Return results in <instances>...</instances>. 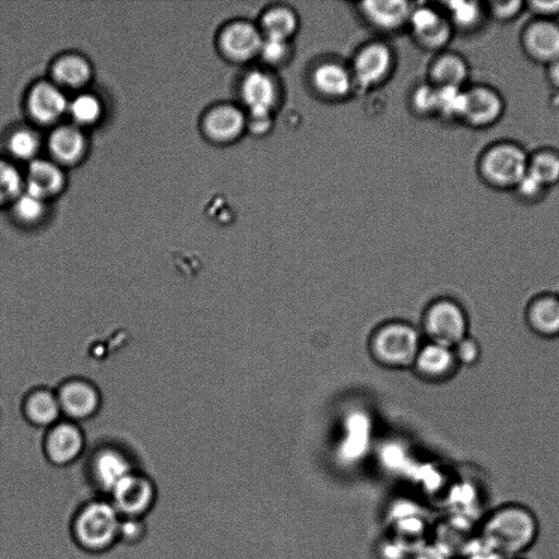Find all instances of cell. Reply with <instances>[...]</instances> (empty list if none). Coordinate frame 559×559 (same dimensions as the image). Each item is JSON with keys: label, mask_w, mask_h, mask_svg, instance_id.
Masks as SVG:
<instances>
[{"label": "cell", "mask_w": 559, "mask_h": 559, "mask_svg": "<svg viewBox=\"0 0 559 559\" xmlns=\"http://www.w3.org/2000/svg\"><path fill=\"white\" fill-rule=\"evenodd\" d=\"M538 533V520L528 507L507 502L488 512L477 537L501 559H515L535 544Z\"/></svg>", "instance_id": "cell-1"}, {"label": "cell", "mask_w": 559, "mask_h": 559, "mask_svg": "<svg viewBox=\"0 0 559 559\" xmlns=\"http://www.w3.org/2000/svg\"><path fill=\"white\" fill-rule=\"evenodd\" d=\"M419 349L418 333L403 322H391L380 326L370 341L373 359L390 368L414 365Z\"/></svg>", "instance_id": "cell-2"}, {"label": "cell", "mask_w": 559, "mask_h": 559, "mask_svg": "<svg viewBox=\"0 0 559 559\" xmlns=\"http://www.w3.org/2000/svg\"><path fill=\"white\" fill-rule=\"evenodd\" d=\"M468 317L456 300L439 298L428 306L423 329L430 343L453 347L468 335Z\"/></svg>", "instance_id": "cell-3"}, {"label": "cell", "mask_w": 559, "mask_h": 559, "mask_svg": "<svg viewBox=\"0 0 559 559\" xmlns=\"http://www.w3.org/2000/svg\"><path fill=\"white\" fill-rule=\"evenodd\" d=\"M74 535L84 547L93 550L108 546L118 533L116 510L104 502H94L79 513L74 521Z\"/></svg>", "instance_id": "cell-4"}, {"label": "cell", "mask_w": 559, "mask_h": 559, "mask_svg": "<svg viewBox=\"0 0 559 559\" xmlns=\"http://www.w3.org/2000/svg\"><path fill=\"white\" fill-rule=\"evenodd\" d=\"M484 170L499 185L518 183L526 173V159L518 147L500 145L487 153Z\"/></svg>", "instance_id": "cell-5"}, {"label": "cell", "mask_w": 559, "mask_h": 559, "mask_svg": "<svg viewBox=\"0 0 559 559\" xmlns=\"http://www.w3.org/2000/svg\"><path fill=\"white\" fill-rule=\"evenodd\" d=\"M414 367L417 374L425 380L442 382L451 379L460 366L452 347L429 342L420 347Z\"/></svg>", "instance_id": "cell-6"}, {"label": "cell", "mask_w": 559, "mask_h": 559, "mask_svg": "<svg viewBox=\"0 0 559 559\" xmlns=\"http://www.w3.org/2000/svg\"><path fill=\"white\" fill-rule=\"evenodd\" d=\"M528 329L544 338L559 336V295L545 292L533 296L524 312Z\"/></svg>", "instance_id": "cell-7"}, {"label": "cell", "mask_w": 559, "mask_h": 559, "mask_svg": "<svg viewBox=\"0 0 559 559\" xmlns=\"http://www.w3.org/2000/svg\"><path fill=\"white\" fill-rule=\"evenodd\" d=\"M263 38L251 24L237 22L227 26L221 35L224 53L235 61H247L260 52Z\"/></svg>", "instance_id": "cell-8"}, {"label": "cell", "mask_w": 559, "mask_h": 559, "mask_svg": "<svg viewBox=\"0 0 559 559\" xmlns=\"http://www.w3.org/2000/svg\"><path fill=\"white\" fill-rule=\"evenodd\" d=\"M241 97L250 115H270L277 98L276 84L265 72L252 71L242 81Z\"/></svg>", "instance_id": "cell-9"}, {"label": "cell", "mask_w": 559, "mask_h": 559, "mask_svg": "<svg viewBox=\"0 0 559 559\" xmlns=\"http://www.w3.org/2000/svg\"><path fill=\"white\" fill-rule=\"evenodd\" d=\"M392 57L389 48L382 44L366 46L356 56L354 72L362 86L381 82L390 72Z\"/></svg>", "instance_id": "cell-10"}, {"label": "cell", "mask_w": 559, "mask_h": 559, "mask_svg": "<svg viewBox=\"0 0 559 559\" xmlns=\"http://www.w3.org/2000/svg\"><path fill=\"white\" fill-rule=\"evenodd\" d=\"M112 492L116 508L130 515L142 513L153 500L151 483L131 473L116 485Z\"/></svg>", "instance_id": "cell-11"}, {"label": "cell", "mask_w": 559, "mask_h": 559, "mask_svg": "<svg viewBox=\"0 0 559 559\" xmlns=\"http://www.w3.org/2000/svg\"><path fill=\"white\" fill-rule=\"evenodd\" d=\"M62 92L52 84L39 83L31 92L28 109L33 118L41 123L57 120L67 109Z\"/></svg>", "instance_id": "cell-12"}, {"label": "cell", "mask_w": 559, "mask_h": 559, "mask_svg": "<svg viewBox=\"0 0 559 559\" xmlns=\"http://www.w3.org/2000/svg\"><path fill=\"white\" fill-rule=\"evenodd\" d=\"M57 400L60 408L73 418H85L92 415L98 405L95 389L81 381L64 384Z\"/></svg>", "instance_id": "cell-13"}, {"label": "cell", "mask_w": 559, "mask_h": 559, "mask_svg": "<svg viewBox=\"0 0 559 559\" xmlns=\"http://www.w3.org/2000/svg\"><path fill=\"white\" fill-rule=\"evenodd\" d=\"M246 126L242 112L230 105L212 109L204 120L206 133L214 140L226 142L238 138Z\"/></svg>", "instance_id": "cell-14"}, {"label": "cell", "mask_w": 559, "mask_h": 559, "mask_svg": "<svg viewBox=\"0 0 559 559\" xmlns=\"http://www.w3.org/2000/svg\"><path fill=\"white\" fill-rule=\"evenodd\" d=\"M83 447L82 435L70 424L56 426L48 435L46 450L49 459L58 464L74 460Z\"/></svg>", "instance_id": "cell-15"}, {"label": "cell", "mask_w": 559, "mask_h": 559, "mask_svg": "<svg viewBox=\"0 0 559 559\" xmlns=\"http://www.w3.org/2000/svg\"><path fill=\"white\" fill-rule=\"evenodd\" d=\"M362 11L373 25L382 29L397 28L411 15L408 3L400 0L366 1Z\"/></svg>", "instance_id": "cell-16"}, {"label": "cell", "mask_w": 559, "mask_h": 559, "mask_svg": "<svg viewBox=\"0 0 559 559\" xmlns=\"http://www.w3.org/2000/svg\"><path fill=\"white\" fill-rule=\"evenodd\" d=\"M63 185L61 170L47 160H34L27 173L26 192L45 199L57 193Z\"/></svg>", "instance_id": "cell-17"}, {"label": "cell", "mask_w": 559, "mask_h": 559, "mask_svg": "<svg viewBox=\"0 0 559 559\" xmlns=\"http://www.w3.org/2000/svg\"><path fill=\"white\" fill-rule=\"evenodd\" d=\"M418 39L430 47L443 45L449 37L447 23L432 10L419 8L411 12L409 19Z\"/></svg>", "instance_id": "cell-18"}, {"label": "cell", "mask_w": 559, "mask_h": 559, "mask_svg": "<svg viewBox=\"0 0 559 559\" xmlns=\"http://www.w3.org/2000/svg\"><path fill=\"white\" fill-rule=\"evenodd\" d=\"M501 109L498 96L489 90L479 87L465 93L463 114L469 121L484 124L493 121Z\"/></svg>", "instance_id": "cell-19"}, {"label": "cell", "mask_w": 559, "mask_h": 559, "mask_svg": "<svg viewBox=\"0 0 559 559\" xmlns=\"http://www.w3.org/2000/svg\"><path fill=\"white\" fill-rule=\"evenodd\" d=\"M94 473L97 481L106 489L116 485L130 474L129 463L115 450H104L94 460Z\"/></svg>", "instance_id": "cell-20"}, {"label": "cell", "mask_w": 559, "mask_h": 559, "mask_svg": "<svg viewBox=\"0 0 559 559\" xmlns=\"http://www.w3.org/2000/svg\"><path fill=\"white\" fill-rule=\"evenodd\" d=\"M313 84L317 90L329 97H342L350 88V75L340 64L329 62L319 66L313 72Z\"/></svg>", "instance_id": "cell-21"}, {"label": "cell", "mask_w": 559, "mask_h": 559, "mask_svg": "<svg viewBox=\"0 0 559 559\" xmlns=\"http://www.w3.org/2000/svg\"><path fill=\"white\" fill-rule=\"evenodd\" d=\"M49 147L56 158L63 163H72L80 158L84 151V138L79 129L63 126L51 133Z\"/></svg>", "instance_id": "cell-22"}, {"label": "cell", "mask_w": 559, "mask_h": 559, "mask_svg": "<svg viewBox=\"0 0 559 559\" xmlns=\"http://www.w3.org/2000/svg\"><path fill=\"white\" fill-rule=\"evenodd\" d=\"M530 49L540 58H559V28L547 22L534 24L527 33Z\"/></svg>", "instance_id": "cell-23"}, {"label": "cell", "mask_w": 559, "mask_h": 559, "mask_svg": "<svg viewBox=\"0 0 559 559\" xmlns=\"http://www.w3.org/2000/svg\"><path fill=\"white\" fill-rule=\"evenodd\" d=\"M261 25L265 38L287 40L297 28V19L287 8H273L263 15Z\"/></svg>", "instance_id": "cell-24"}, {"label": "cell", "mask_w": 559, "mask_h": 559, "mask_svg": "<svg viewBox=\"0 0 559 559\" xmlns=\"http://www.w3.org/2000/svg\"><path fill=\"white\" fill-rule=\"evenodd\" d=\"M58 400L47 391L32 394L25 403V413L29 420L37 425L51 424L59 414Z\"/></svg>", "instance_id": "cell-25"}, {"label": "cell", "mask_w": 559, "mask_h": 559, "mask_svg": "<svg viewBox=\"0 0 559 559\" xmlns=\"http://www.w3.org/2000/svg\"><path fill=\"white\" fill-rule=\"evenodd\" d=\"M53 75L61 84L75 87L88 80L91 69L81 57L67 56L57 61L53 67Z\"/></svg>", "instance_id": "cell-26"}, {"label": "cell", "mask_w": 559, "mask_h": 559, "mask_svg": "<svg viewBox=\"0 0 559 559\" xmlns=\"http://www.w3.org/2000/svg\"><path fill=\"white\" fill-rule=\"evenodd\" d=\"M466 74L464 63L455 57L447 56L438 60L432 68V76L443 86L459 87Z\"/></svg>", "instance_id": "cell-27"}, {"label": "cell", "mask_w": 559, "mask_h": 559, "mask_svg": "<svg viewBox=\"0 0 559 559\" xmlns=\"http://www.w3.org/2000/svg\"><path fill=\"white\" fill-rule=\"evenodd\" d=\"M21 189L22 178L17 169L0 159V205L16 200Z\"/></svg>", "instance_id": "cell-28"}, {"label": "cell", "mask_w": 559, "mask_h": 559, "mask_svg": "<svg viewBox=\"0 0 559 559\" xmlns=\"http://www.w3.org/2000/svg\"><path fill=\"white\" fill-rule=\"evenodd\" d=\"M72 118L83 124L93 123L100 114V105L96 97L90 94L79 95L69 106Z\"/></svg>", "instance_id": "cell-29"}, {"label": "cell", "mask_w": 559, "mask_h": 559, "mask_svg": "<svg viewBox=\"0 0 559 559\" xmlns=\"http://www.w3.org/2000/svg\"><path fill=\"white\" fill-rule=\"evenodd\" d=\"M528 174L542 185L554 182L559 178V158L540 154L533 159Z\"/></svg>", "instance_id": "cell-30"}, {"label": "cell", "mask_w": 559, "mask_h": 559, "mask_svg": "<svg viewBox=\"0 0 559 559\" xmlns=\"http://www.w3.org/2000/svg\"><path fill=\"white\" fill-rule=\"evenodd\" d=\"M9 150L17 158L27 159L38 151L39 141L37 135L29 130H19L9 139Z\"/></svg>", "instance_id": "cell-31"}, {"label": "cell", "mask_w": 559, "mask_h": 559, "mask_svg": "<svg viewBox=\"0 0 559 559\" xmlns=\"http://www.w3.org/2000/svg\"><path fill=\"white\" fill-rule=\"evenodd\" d=\"M44 211V200L28 192L20 194L14 203V213L24 223L37 221Z\"/></svg>", "instance_id": "cell-32"}, {"label": "cell", "mask_w": 559, "mask_h": 559, "mask_svg": "<svg viewBox=\"0 0 559 559\" xmlns=\"http://www.w3.org/2000/svg\"><path fill=\"white\" fill-rule=\"evenodd\" d=\"M465 105V93H462L459 87L443 86L438 90V106L448 115L463 114Z\"/></svg>", "instance_id": "cell-33"}, {"label": "cell", "mask_w": 559, "mask_h": 559, "mask_svg": "<svg viewBox=\"0 0 559 559\" xmlns=\"http://www.w3.org/2000/svg\"><path fill=\"white\" fill-rule=\"evenodd\" d=\"M452 349L459 366H475L481 356L479 343L469 335L455 344Z\"/></svg>", "instance_id": "cell-34"}, {"label": "cell", "mask_w": 559, "mask_h": 559, "mask_svg": "<svg viewBox=\"0 0 559 559\" xmlns=\"http://www.w3.org/2000/svg\"><path fill=\"white\" fill-rule=\"evenodd\" d=\"M288 52L287 40L264 38L259 53L265 62L276 64L284 61Z\"/></svg>", "instance_id": "cell-35"}, {"label": "cell", "mask_w": 559, "mask_h": 559, "mask_svg": "<svg viewBox=\"0 0 559 559\" xmlns=\"http://www.w3.org/2000/svg\"><path fill=\"white\" fill-rule=\"evenodd\" d=\"M453 20L462 26L473 24L478 17V8L475 2L453 1L449 2Z\"/></svg>", "instance_id": "cell-36"}, {"label": "cell", "mask_w": 559, "mask_h": 559, "mask_svg": "<svg viewBox=\"0 0 559 559\" xmlns=\"http://www.w3.org/2000/svg\"><path fill=\"white\" fill-rule=\"evenodd\" d=\"M415 106L421 111H430L437 109L438 90L430 86L419 87L414 96Z\"/></svg>", "instance_id": "cell-37"}, {"label": "cell", "mask_w": 559, "mask_h": 559, "mask_svg": "<svg viewBox=\"0 0 559 559\" xmlns=\"http://www.w3.org/2000/svg\"><path fill=\"white\" fill-rule=\"evenodd\" d=\"M495 13L500 17H510L514 15L520 5V1H497L492 3Z\"/></svg>", "instance_id": "cell-38"}, {"label": "cell", "mask_w": 559, "mask_h": 559, "mask_svg": "<svg viewBox=\"0 0 559 559\" xmlns=\"http://www.w3.org/2000/svg\"><path fill=\"white\" fill-rule=\"evenodd\" d=\"M518 185L521 192L526 195L536 194L543 186L528 173H525V175L521 178Z\"/></svg>", "instance_id": "cell-39"}, {"label": "cell", "mask_w": 559, "mask_h": 559, "mask_svg": "<svg viewBox=\"0 0 559 559\" xmlns=\"http://www.w3.org/2000/svg\"><path fill=\"white\" fill-rule=\"evenodd\" d=\"M250 127L253 132L261 133L269 129L271 123L270 115H250Z\"/></svg>", "instance_id": "cell-40"}, {"label": "cell", "mask_w": 559, "mask_h": 559, "mask_svg": "<svg viewBox=\"0 0 559 559\" xmlns=\"http://www.w3.org/2000/svg\"><path fill=\"white\" fill-rule=\"evenodd\" d=\"M533 8L542 13H555L559 11V1H534Z\"/></svg>", "instance_id": "cell-41"}, {"label": "cell", "mask_w": 559, "mask_h": 559, "mask_svg": "<svg viewBox=\"0 0 559 559\" xmlns=\"http://www.w3.org/2000/svg\"><path fill=\"white\" fill-rule=\"evenodd\" d=\"M551 75L555 82L559 85V58L555 61L551 68Z\"/></svg>", "instance_id": "cell-42"}, {"label": "cell", "mask_w": 559, "mask_h": 559, "mask_svg": "<svg viewBox=\"0 0 559 559\" xmlns=\"http://www.w3.org/2000/svg\"><path fill=\"white\" fill-rule=\"evenodd\" d=\"M515 559H521V558H515Z\"/></svg>", "instance_id": "cell-43"}]
</instances>
